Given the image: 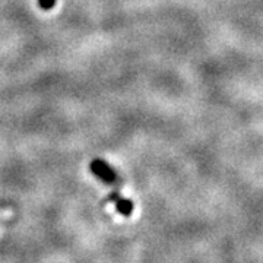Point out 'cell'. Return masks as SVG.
<instances>
[{"instance_id": "1", "label": "cell", "mask_w": 263, "mask_h": 263, "mask_svg": "<svg viewBox=\"0 0 263 263\" xmlns=\"http://www.w3.org/2000/svg\"><path fill=\"white\" fill-rule=\"evenodd\" d=\"M91 171L94 173L98 179H101L105 183H113L116 180V174H114L113 168L101 160H94L91 162Z\"/></svg>"}, {"instance_id": "2", "label": "cell", "mask_w": 263, "mask_h": 263, "mask_svg": "<svg viewBox=\"0 0 263 263\" xmlns=\"http://www.w3.org/2000/svg\"><path fill=\"white\" fill-rule=\"evenodd\" d=\"M110 197H111V200L116 203V208H117V211L120 214H123V215H130L132 209H133V203H132L130 200H126V199L117 196V195H111Z\"/></svg>"}, {"instance_id": "3", "label": "cell", "mask_w": 263, "mask_h": 263, "mask_svg": "<svg viewBox=\"0 0 263 263\" xmlns=\"http://www.w3.org/2000/svg\"><path fill=\"white\" fill-rule=\"evenodd\" d=\"M54 5H56V0H38V6L44 10L51 9Z\"/></svg>"}]
</instances>
